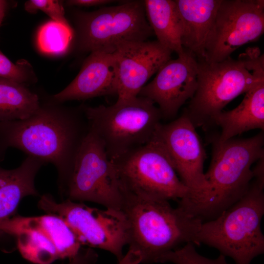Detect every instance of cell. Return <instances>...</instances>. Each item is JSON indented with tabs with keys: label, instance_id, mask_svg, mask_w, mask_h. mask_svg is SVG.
Masks as SVG:
<instances>
[{
	"label": "cell",
	"instance_id": "30bf717a",
	"mask_svg": "<svg viewBox=\"0 0 264 264\" xmlns=\"http://www.w3.org/2000/svg\"><path fill=\"white\" fill-rule=\"evenodd\" d=\"M77 21L78 46L84 51L113 53L120 43L147 41L154 34L141 0L81 12Z\"/></svg>",
	"mask_w": 264,
	"mask_h": 264
},
{
	"label": "cell",
	"instance_id": "e0dca14e",
	"mask_svg": "<svg viewBox=\"0 0 264 264\" xmlns=\"http://www.w3.org/2000/svg\"><path fill=\"white\" fill-rule=\"evenodd\" d=\"M181 25L184 49L203 60L207 36L221 0H175Z\"/></svg>",
	"mask_w": 264,
	"mask_h": 264
},
{
	"label": "cell",
	"instance_id": "8992f818",
	"mask_svg": "<svg viewBox=\"0 0 264 264\" xmlns=\"http://www.w3.org/2000/svg\"><path fill=\"white\" fill-rule=\"evenodd\" d=\"M82 108L89 130L102 141L111 161L148 143L162 119L158 107L139 96L110 106Z\"/></svg>",
	"mask_w": 264,
	"mask_h": 264
},
{
	"label": "cell",
	"instance_id": "d4e9b609",
	"mask_svg": "<svg viewBox=\"0 0 264 264\" xmlns=\"http://www.w3.org/2000/svg\"><path fill=\"white\" fill-rule=\"evenodd\" d=\"M24 8L30 13H35L41 10L56 22L69 25L65 16V11L62 2L52 0H29L25 2Z\"/></svg>",
	"mask_w": 264,
	"mask_h": 264
},
{
	"label": "cell",
	"instance_id": "603a6c76",
	"mask_svg": "<svg viewBox=\"0 0 264 264\" xmlns=\"http://www.w3.org/2000/svg\"><path fill=\"white\" fill-rule=\"evenodd\" d=\"M225 256L220 254L216 259H211L200 255L195 244L188 242L162 256L158 263L171 262L175 264H228Z\"/></svg>",
	"mask_w": 264,
	"mask_h": 264
},
{
	"label": "cell",
	"instance_id": "7a4b0ae2",
	"mask_svg": "<svg viewBox=\"0 0 264 264\" xmlns=\"http://www.w3.org/2000/svg\"><path fill=\"white\" fill-rule=\"evenodd\" d=\"M212 143L211 160L205 173V191L195 199L178 203L202 221L216 218L245 194L254 178L253 164L264 157L263 131L248 138L224 142L214 137Z\"/></svg>",
	"mask_w": 264,
	"mask_h": 264
},
{
	"label": "cell",
	"instance_id": "ac0fdd59",
	"mask_svg": "<svg viewBox=\"0 0 264 264\" xmlns=\"http://www.w3.org/2000/svg\"><path fill=\"white\" fill-rule=\"evenodd\" d=\"M220 127V135L214 137L224 142L253 129L264 130V82L245 93L241 103L235 109L222 111L213 120Z\"/></svg>",
	"mask_w": 264,
	"mask_h": 264
},
{
	"label": "cell",
	"instance_id": "cb8c5ba5",
	"mask_svg": "<svg viewBox=\"0 0 264 264\" xmlns=\"http://www.w3.org/2000/svg\"><path fill=\"white\" fill-rule=\"evenodd\" d=\"M0 77L26 86L37 81L33 68L26 60H20L14 64L0 51Z\"/></svg>",
	"mask_w": 264,
	"mask_h": 264
},
{
	"label": "cell",
	"instance_id": "484cf974",
	"mask_svg": "<svg viewBox=\"0 0 264 264\" xmlns=\"http://www.w3.org/2000/svg\"><path fill=\"white\" fill-rule=\"evenodd\" d=\"M98 254L92 248L81 247L68 264H96Z\"/></svg>",
	"mask_w": 264,
	"mask_h": 264
},
{
	"label": "cell",
	"instance_id": "ffe728a7",
	"mask_svg": "<svg viewBox=\"0 0 264 264\" xmlns=\"http://www.w3.org/2000/svg\"><path fill=\"white\" fill-rule=\"evenodd\" d=\"M147 20L157 41L162 45L182 54L181 22L175 0H144Z\"/></svg>",
	"mask_w": 264,
	"mask_h": 264
},
{
	"label": "cell",
	"instance_id": "2e32d148",
	"mask_svg": "<svg viewBox=\"0 0 264 264\" xmlns=\"http://www.w3.org/2000/svg\"><path fill=\"white\" fill-rule=\"evenodd\" d=\"M117 94V73L113 53L90 52L73 80L52 98L61 103Z\"/></svg>",
	"mask_w": 264,
	"mask_h": 264
},
{
	"label": "cell",
	"instance_id": "44dd1931",
	"mask_svg": "<svg viewBox=\"0 0 264 264\" xmlns=\"http://www.w3.org/2000/svg\"><path fill=\"white\" fill-rule=\"evenodd\" d=\"M40 105L39 96L26 86L0 77V122L26 119Z\"/></svg>",
	"mask_w": 264,
	"mask_h": 264
},
{
	"label": "cell",
	"instance_id": "52a82bcc",
	"mask_svg": "<svg viewBox=\"0 0 264 264\" xmlns=\"http://www.w3.org/2000/svg\"><path fill=\"white\" fill-rule=\"evenodd\" d=\"M112 161L123 192L141 198L168 201L185 199L191 196L169 156L153 138Z\"/></svg>",
	"mask_w": 264,
	"mask_h": 264
},
{
	"label": "cell",
	"instance_id": "8fae6325",
	"mask_svg": "<svg viewBox=\"0 0 264 264\" xmlns=\"http://www.w3.org/2000/svg\"><path fill=\"white\" fill-rule=\"evenodd\" d=\"M4 234L15 236L22 256L35 264H51L66 258L70 260L82 247L63 220L47 214L11 217L0 223V236Z\"/></svg>",
	"mask_w": 264,
	"mask_h": 264
},
{
	"label": "cell",
	"instance_id": "ba28073f",
	"mask_svg": "<svg viewBox=\"0 0 264 264\" xmlns=\"http://www.w3.org/2000/svg\"><path fill=\"white\" fill-rule=\"evenodd\" d=\"M38 207L46 214L63 220L82 245L110 252L118 262L128 242V223L122 211L100 209L66 199L57 202L52 195L41 196Z\"/></svg>",
	"mask_w": 264,
	"mask_h": 264
},
{
	"label": "cell",
	"instance_id": "4316f807",
	"mask_svg": "<svg viewBox=\"0 0 264 264\" xmlns=\"http://www.w3.org/2000/svg\"><path fill=\"white\" fill-rule=\"evenodd\" d=\"M113 1L110 0H70L66 3L70 6H93L105 5Z\"/></svg>",
	"mask_w": 264,
	"mask_h": 264
},
{
	"label": "cell",
	"instance_id": "9c48e42d",
	"mask_svg": "<svg viewBox=\"0 0 264 264\" xmlns=\"http://www.w3.org/2000/svg\"><path fill=\"white\" fill-rule=\"evenodd\" d=\"M62 197L122 211L124 195L114 165L102 141L90 130L79 149Z\"/></svg>",
	"mask_w": 264,
	"mask_h": 264
},
{
	"label": "cell",
	"instance_id": "d6986e66",
	"mask_svg": "<svg viewBox=\"0 0 264 264\" xmlns=\"http://www.w3.org/2000/svg\"><path fill=\"white\" fill-rule=\"evenodd\" d=\"M42 160L27 156L18 167L6 170L0 167V223L14 214L21 201L28 196H39L35 179Z\"/></svg>",
	"mask_w": 264,
	"mask_h": 264
},
{
	"label": "cell",
	"instance_id": "7402d4cb",
	"mask_svg": "<svg viewBox=\"0 0 264 264\" xmlns=\"http://www.w3.org/2000/svg\"><path fill=\"white\" fill-rule=\"evenodd\" d=\"M73 38L69 25L50 21L43 25L37 35L40 50L45 53L61 54L65 52Z\"/></svg>",
	"mask_w": 264,
	"mask_h": 264
},
{
	"label": "cell",
	"instance_id": "5b68a950",
	"mask_svg": "<svg viewBox=\"0 0 264 264\" xmlns=\"http://www.w3.org/2000/svg\"><path fill=\"white\" fill-rule=\"evenodd\" d=\"M264 178L254 177L245 194L216 218L203 221L197 245L218 249L236 264H250L264 252L261 220L264 214Z\"/></svg>",
	"mask_w": 264,
	"mask_h": 264
},
{
	"label": "cell",
	"instance_id": "6da1fadb",
	"mask_svg": "<svg viewBox=\"0 0 264 264\" xmlns=\"http://www.w3.org/2000/svg\"><path fill=\"white\" fill-rule=\"evenodd\" d=\"M53 101L41 104L29 117L0 122V162L9 148L51 163L58 173L62 197L71 175L79 149L89 128L82 107L70 109Z\"/></svg>",
	"mask_w": 264,
	"mask_h": 264
},
{
	"label": "cell",
	"instance_id": "3957f363",
	"mask_svg": "<svg viewBox=\"0 0 264 264\" xmlns=\"http://www.w3.org/2000/svg\"><path fill=\"white\" fill-rule=\"evenodd\" d=\"M122 211L128 223V253L139 263L159 258L183 244L197 245L202 221L169 201L141 198L123 192Z\"/></svg>",
	"mask_w": 264,
	"mask_h": 264
},
{
	"label": "cell",
	"instance_id": "277c9868",
	"mask_svg": "<svg viewBox=\"0 0 264 264\" xmlns=\"http://www.w3.org/2000/svg\"><path fill=\"white\" fill-rule=\"evenodd\" d=\"M198 61V86L185 114L196 128L213 125V118L230 102L264 82V57L248 47L237 59Z\"/></svg>",
	"mask_w": 264,
	"mask_h": 264
},
{
	"label": "cell",
	"instance_id": "4fadbf2b",
	"mask_svg": "<svg viewBox=\"0 0 264 264\" xmlns=\"http://www.w3.org/2000/svg\"><path fill=\"white\" fill-rule=\"evenodd\" d=\"M196 127L184 113L167 124L160 123L153 138L169 156L181 182L190 190L191 196L183 201L201 196L207 188L203 166L206 158Z\"/></svg>",
	"mask_w": 264,
	"mask_h": 264
},
{
	"label": "cell",
	"instance_id": "5bb4252c",
	"mask_svg": "<svg viewBox=\"0 0 264 264\" xmlns=\"http://www.w3.org/2000/svg\"><path fill=\"white\" fill-rule=\"evenodd\" d=\"M198 73L197 58L184 49L176 59L170 60L161 66L138 96L156 104L162 118H173L183 105L193 97L198 86Z\"/></svg>",
	"mask_w": 264,
	"mask_h": 264
},
{
	"label": "cell",
	"instance_id": "83f0119b",
	"mask_svg": "<svg viewBox=\"0 0 264 264\" xmlns=\"http://www.w3.org/2000/svg\"><path fill=\"white\" fill-rule=\"evenodd\" d=\"M6 6V2L0 0V25L4 15Z\"/></svg>",
	"mask_w": 264,
	"mask_h": 264
},
{
	"label": "cell",
	"instance_id": "9a60e30c",
	"mask_svg": "<svg viewBox=\"0 0 264 264\" xmlns=\"http://www.w3.org/2000/svg\"><path fill=\"white\" fill-rule=\"evenodd\" d=\"M172 51L157 40L119 44L113 54L117 73V101L138 96L150 77L171 59Z\"/></svg>",
	"mask_w": 264,
	"mask_h": 264
},
{
	"label": "cell",
	"instance_id": "7c38bea8",
	"mask_svg": "<svg viewBox=\"0 0 264 264\" xmlns=\"http://www.w3.org/2000/svg\"><path fill=\"white\" fill-rule=\"evenodd\" d=\"M264 32L263 0H221L205 43L203 60L219 62Z\"/></svg>",
	"mask_w": 264,
	"mask_h": 264
}]
</instances>
